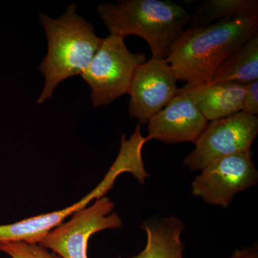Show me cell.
Instances as JSON below:
<instances>
[{
	"mask_svg": "<svg viewBox=\"0 0 258 258\" xmlns=\"http://www.w3.org/2000/svg\"><path fill=\"white\" fill-rule=\"evenodd\" d=\"M257 30L258 15L191 26L173 42L166 60L176 80L186 82V87L208 84L226 57Z\"/></svg>",
	"mask_w": 258,
	"mask_h": 258,
	"instance_id": "obj_1",
	"label": "cell"
},
{
	"mask_svg": "<svg viewBox=\"0 0 258 258\" xmlns=\"http://www.w3.org/2000/svg\"><path fill=\"white\" fill-rule=\"evenodd\" d=\"M39 19L48 45L46 57L40 66L45 81L37 103L42 104L52 97L59 83L87 69L103 39L97 36L91 24L77 14L76 5H69L58 19L42 13Z\"/></svg>",
	"mask_w": 258,
	"mask_h": 258,
	"instance_id": "obj_2",
	"label": "cell"
},
{
	"mask_svg": "<svg viewBox=\"0 0 258 258\" xmlns=\"http://www.w3.org/2000/svg\"><path fill=\"white\" fill-rule=\"evenodd\" d=\"M97 11L111 35L142 37L150 47L152 58L156 59L166 58L191 16L181 5L159 0L103 3Z\"/></svg>",
	"mask_w": 258,
	"mask_h": 258,
	"instance_id": "obj_3",
	"label": "cell"
},
{
	"mask_svg": "<svg viewBox=\"0 0 258 258\" xmlns=\"http://www.w3.org/2000/svg\"><path fill=\"white\" fill-rule=\"evenodd\" d=\"M147 142L149 139L142 136L139 128L135 129L129 139H126L125 135L122 136L118 157L103 179L93 191L79 203L60 211L30 217L9 225H0V242L24 241L39 243L50 231L62 223L66 217L72 216L75 212L86 208L93 200L104 197L113 187L117 178L123 173H130L139 184H144L146 179L149 178L142 158V149Z\"/></svg>",
	"mask_w": 258,
	"mask_h": 258,
	"instance_id": "obj_4",
	"label": "cell"
},
{
	"mask_svg": "<svg viewBox=\"0 0 258 258\" xmlns=\"http://www.w3.org/2000/svg\"><path fill=\"white\" fill-rule=\"evenodd\" d=\"M123 37L110 35L103 39L87 69L81 75L91 90L95 108L110 104L127 94L136 70L146 61L145 53H132Z\"/></svg>",
	"mask_w": 258,
	"mask_h": 258,
	"instance_id": "obj_5",
	"label": "cell"
},
{
	"mask_svg": "<svg viewBox=\"0 0 258 258\" xmlns=\"http://www.w3.org/2000/svg\"><path fill=\"white\" fill-rule=\"evenodd\" d=\"M114 204L102 197L91 206L75 212L71 220L50 231L38 244L61 258H88V241L91 236L105 230H116L123 221Z\"/></svg>",
	"mask_w": 258,
	"mask_h": 258,
	"instance_id": "obj_6",
	"label": "cell"
},
{
	"mask_svg": "<svg viewBox=\"0 0 258 258\" xmlns=\"http://www.w3.org/2000/svg\"><path fill=\"white\" fill-rule=\"evenodd\" d=\"M257 134V115L243 111L209 122L183 164L191 171H202L220 158L250 151Z\"/></svg>",
	"mask_w": 258,
	"mask_h": 258,
	"instance_id": "obj_7",
	"label": "cell"
},
{
	"mask_svg": "<svg viewBox=\"0 0 258 258\" xmlns=\"http://www.w3.org/2000/svg\"><path fill=\"white\" fill-rule=\"evenodd\" d=\"M252 153H239L214 161L191 184V195L214 206L227 208L241 191L257 184Z\"/></svg>",
	"mask_w": 258,
	"mask_h": 258,
	"instance_id": "obj_8",
	"label": "cell"
},
{
	"mask_svg": "<svg viewBox=\"0 0 258 258\" xmlns=\"http://www.w3.org/2000/svg\"><path fill=\"white\" fill-rule=\"evenodd\" d=\"M176 80L166 59L151 58L138 66L129 86L128 113L147 124L177 94Z\"/></svg>",
	"mask_w": 258,
	"mask_h": 258,
	"instance_id": "obj_9",
	"label": "cell"
},
{
	"mask_svg": "<svg viewBox=\"0 0 258 258\" xmlns=\"http://www.w3.org/2000/svg\"><path fill=\"white\" fill-rule=\"evenodd\" d=\"M208 123L189 94L178 88L174 99L148 122V137L165 144H195Z\"/></svg>",
	"mask_w": 258,
	"mask_h": 258,
	"instance_id": "obj_10",
	"label": "cell"
},
{
	"mask_svg": "<svg viewBox=\"0 0 258 258\" xmlns=\"http://www.w3.org/2000/svg\"><path fill=\"white\" fill-rule=\"evenodd\" d=\"M187 93L208 122L222 119L242 111L245 85L205 84L179 88Z\"/></svg>",
	"mask_w": 258,
	"mask_h": 258,
	"instance_id": "obj_11",
	"label": "cell"
},
{
	"mask_svg": "<svg viewBox=\"0 0 258 258\" xmlns=\"http://www.w3.org/2000/svg\"><path fill=\"white\" fill-rule=\"evenodd\" d=\"M147 235L143 250L132 258H184L181 236L185 226L174 216L153 217L141 225Z\"/></svg>",
	"mask_w": 258,
	"mask_h": 258,
	"instance_id": "obj_12",
	"label": "cell"
},
{
	"mask_svg": "<svg viewBox=\"0 0 258 258\" xmlns=\"http://www.w3.org/2000/svg\"><path fill=\"white\" fill-rule=\"evenodd\" d=\"M258 79V32L220 64L208 84L246 85Z\"/></svg>",
	"mask_w": 258,
	"mask_h": 258,
	"instance_id": "obj_13",
	"label": "cell"
},
{
	"mask_svg": "<svg viewBox=\"0 0 258 258\" xmlns=\"http://www.w3.org/2000/svg\"><path fill=\"white\" fill-rule=\"evenodd\" d=\"M257 0H205L191 15V26L210 25L223 19L257 15Z\"/></svg>",
	"mask_w": 258,
	"mask_h": 258,
	"instance_id": "obj_14",
	"label": "cell"
},
{
	"mask_svg": "<svg viewBox=\"0 0 258 258\" xmlns=\"http://www.w3.org/2000/svg\"><path fill=\"white\" fill-rule=\"evenodd\" d=\"M0 252H4L11 258H61L40 244L24 241L0 242Z\"/></svg>",
	"mask_w": 258,
	"mask_h": 258,
	"instance_id": "obj_15",
	"label": "cell"
},
{
	"mask_svg": "<svg viewBox=\"0 0 258 258\" xmlns=\"http://www.w3.org/2000/svg\"><path fill=\"white\" fill-rule=\"evenodd\" d=\"M242 111L252 115L258 113V81L245 85Z\"/></svg>",
	"mask_w": 258,
	"mask_h": 258,
	"instance_id": "obj_16",
	"label": "cell"
},
{
	"mask_svg": "<svg viewBox=\"0 0 258 258\" xmlns=\"http://www.w3.org/2000/svg\"><path fill=\"white\" fill-rule=\"evenodd\" d=\"M229 258H258V245L254 244L242 249H237Z\"/></svg>",
	"mask_w": 258,
	"mask_h": 258,
	"instance_id": "obj_17",
	"label": "cell"
}]
</instances>
